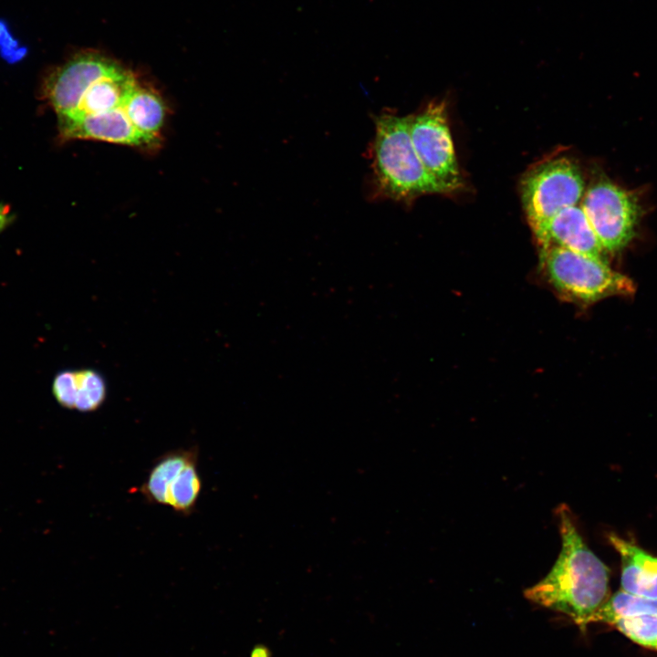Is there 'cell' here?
Returning a JSON list of instances; mask_svg holds the SVG:
<instances>
[{"label":"cell","instance_id":"cell-1","mask_svg":"<svg viewBox=\"0 0 657 657\" xmlns=\"http://www.w3.org/2000/svg\"><path fill=\"white\" fill-rule=\"evenodd\" d=\"M556 514L561 550L548 575L527 589L525 597L584 630L608 599L609 569L583 540L568 507L560 505Z\"/></svg>","mask_w":657,"mask_h":657},{"label":"cell","instance_id":"cell-2","mask_svg":"<svg viewBox=\"0 0 657 657\" xmlns=\"http://www.w3.org/2000/svg\"><path fill=\"white\" fill-rule=\"evenodd\" d=\"M410 116L382 113L375 118L372 181L375 192L395 201L446 193L427 172L413 147Z\"/></svg>","mask_w":657,"mask_h":657},{"label":"cell","instance_id":"cell-3","mask_svg":"<svg viewBox=\"0 0 657 657\" xmlns=\"http://www.w3.org/2000/svg\"><path fill=\"white\" fill-rule=\"evenodd\" d=\"M542 262L552 285L578 301L592 303L634 292L632 281L601 258L551 246L543 249Z\"/></svg>","mask_w":657,"mask_h":657},{"label":"cell","instance_id":"cell-4","mask_svg":"<svg viewBox=\"0 0 657 657\" xmlns=\"http://www.w3.org/2000/svg\"><path fill=\"white\" fill-rule=\"evenodd\" d=\"M584 193L579 167L560 157L539 163L522 182V200L535 235L563 209L577 205Z\"/></svg>","mask_w":657,"mask_h":657},{"label":"cell","instance_id":"cell-5","mask_svg":"<svg viewBox=\"0 0 657 657\" xmlns=\"http://www.w3.org/2000/svg\"><path fill=\"white\" fill-rule=\"evenodd\" d=\"M196 445L166 452L155 459L138 488L150 504L169 506L184 516L195 511L203 488Z\"/></svg>","mask_w":657,"mask_h":657},{"label":"cell","instance_id":"cell-6","mask_svg":"<svg viewBox=\"0 0 657 657\" xmlns=\"http://www.w3.org/2000/svg\"><path fill=\"white\" fill-rule=\"evenodd\" d=\"M409 130L415 151L427 172L446 193L459 190L463 179L444 102H432L421 112L410 116Z\"/></svg>","mask_w":657,"mask_h":657},{"label":"cell","instance_id":"cell-7","mask_svg":"<svg viewBox=\"0 0 657 657\" xmlns=\"http://www.w3.org/2000/svg\"><path fill=\"white\" fill-rule=\"evenodd\" d=\"M581 208L604 250L615 253L634 235L640 216L635 196L607 180H600L584 193Z\"/></svg>","mask_w":657,"mask_h":657},{"label":"cell","instance_id":"cell-8","mask_svg":"<svg viewBox=\"0 0 657 657\" xmlns=\"http://www.w3.org/2000/svg\"><path fill=\"white\" fill-rule=\"evenodd\" d=\"M120 65L96 51H81L47 74L42 95L56 111L57 119L72 114L87 89L96 80Z\"/></svg>","mask_w":657,"mask_h":657},{"label":"cell","instance_id":"cell-9","mask_svg":"<svg viewBox=\"0 0 657 657\" xmlns=\"http://www.w3.org/2000/svg\"><path fill=\"white\" fill-rule=\"evenodd\" d=\"M60 139L97 140L121 145L152 149L160 144L141 133L129 120L123 106L58 122Z\"/></svg>","mask_w":657,"mask_h":657},{"label":"cell","instance_id":"cell-10","mask_svg":"<svg viewBox=\"0 0 657 657\" xmlns=\"http://www.w3.org/2000/svg\"><path fill=\"white\" fill-rule=\"evenodd\" d=\"M542 249L555 246L605 259L606 252L581 208L573 205L557 214L536 235Z\"/></svg>","mask_w":657,"mask_h":657},{"label":"cell","instance_id":"cell-11","mask_svg":"<svg viewBox=\"0 0 657 657\" xmlns=\"http://www.w3.org/2000/svg\"><path fill=\"white\" fill-rule=\"evenodd\" d=\"M138 82L135 76L120 65L92 83L77 110L69 116L58 119V122L122 107Z\"/></svg>","mask_w":657,"mask_h":657},{"label":"cell","instance_id":"cell-12","mask_svg":"<svg viewBox=\"0 0 657 657\" xmlns=\"http://www.w3.org/2000/svg\"><path fill=\"white\" fill-rule=\"evenodd\" d=\"M610 540L620 557L621 589L657 600V558L617 536Z\"/></svg>","mask_w":657,"mask_h":657},{"label":"cell","instance_id":"cell-13","mask_svg":"<svg viewBox=\"0 0 657 657\" xmlns=\"http://www.w3.org/2000/svg\"><path fill=\"white\" fill-rule=\"evenodd\" d=\"M131 124L146 137L160 142L165 106L158 93L139 82L123 104Z\"/></svg>","mask_w":657,"mask_h":657},{"label":"cell","instance_id":"cell-14","mask_svg":"<svg viewBox=\"0 0 657 657\" xmlns=\"http://www.w3.org/2000/svg\"><path fill=\"white\" fill-rule=\"evenodd\" d=\"M641 615L657 616V600L619 590L607 599L593 621L614 624L617 620Z\"/></svg>","mask_w":657,"mask_h":657},{"label":"cell","instance_id":"cell-15","mask_svg":"<svg viewBox=\"0 0 657 657\" xmlns=\"http://www.w3.org/2000/svg\"><path fill=\"white\" fill-rule=\"evenodd\" d=\"M76 397L74 410L91 412L98 410L107 397V384L102 374L92 369L75 370Z\"/></svg>","mask_w":657,"mask_h":657},{"label":"cell","instance_id":"cell-16","mask_svg":"<svg viewBox=\"0 0 657 657\" xmlns=\"http://www.w3.org/2000/svg\"><path fill=\"white\" fill-rule=\"evenodd\" d=\"M613 625L634 642L657 651L656 615H641L620 619Z\"/></svg>","mask_w":657,"mask_h":657},{"label":"cell","instance_id":"cell-17","mask_svg":"<svg viewBox=\"0 0 657 657\" xmlns=\"http://www.w3.org/2000/svg\"><path fill=\"white\" fill-rule=\"evenodd\" d=\"M52 393L61 406L74 410L76 397L75 370H65L57 373L52 382Z\"/></svg>","mask_w":657,"mask_h":657},{"label":"cell","instance_id":"cell-18","mask_svg":"<svg viewBox=\"0 0 657 657\" xmlns=\"http://www.w3.org/2000/svg\"><path fill=\"white\" fill-rule=\"evenodd\" d=\"M267 651L264 649H256L254 651L252 657H267Z\"/></svg>","mask_w":657,"mask_h":657}]
</instances>
